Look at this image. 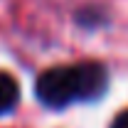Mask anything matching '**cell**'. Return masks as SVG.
Segmentation results:
<instances>
[{
    "label": "cell",
    "mask_w": 128,
    "mask_h": 128,
    "mask_svg": "<svg viewBox=\"0 0 128 128\" xmlns=\"http://www.w3.org/2000/svg\"><path fill=\"white\" fill-rule=\"evenodd\" d=\"M111 128H128V108H126V111H121L116 118H113Z\"/></svg>",
    "instance_id": "cell-4"
},
{
    "label": "cell",
    "mask_w": 128,
    "mask_h": 128,
    "mask_svg": "<svg viewBox=\"0 0 128 128\" xmlns=\"http://www.w3.org/2000/svg\"><path fill=\"white\" fill-rule=\"evenodd\" d=\"M20 101V84L8 72H0V116L10 113Z\"/></svg>",
    "instance_id": "cell-3"
},
{
    "label": "cell",
    "mask_w": 128,
    "mask_h": 128,
    "mask_svg": "<svg viewBox=\"0 0 128 128\" xmlns=\"http://www.w3.org/2000/svg\"><path fill=\"white\" fill-rule=\"evenodd\" d=\"M76 86H79V101L101 98L108 86V74H106L104 64L98 62L76 64Z\"/></svg>",
    "instance_id": "cell-2"
},
{
    "label": "cell",
    "mask_w": 128,
    "mask_h": 128,
    "mask_svg": "<svg viewBox=\"0 0 128 128\" xmlns=\"http://www.w3.org/2000/svg\"><path fill=\"white\" fill-rule=\"evenodd\" d=\"M34 94L47 108H64L72 101H79L76 66H52L42 72L34 86Z\"/></svg>",
    "instance_id": "cell-1"
}]
</instances>
